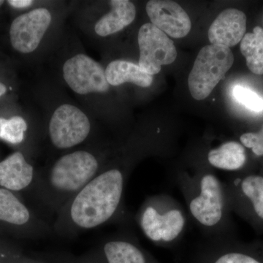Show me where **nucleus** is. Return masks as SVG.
<instances>
[{
  "label": "nucleus",
  "instance_id": "f257e3e1",
  "mask_svg": "<svg viewBox=\"0 0 263 263\" xmlns=\"http://www.w3.org/2000/svg\"><path fill=\"white\" fill-rule=\"evenodd\" d=\"M174 181L182 194L190 221L206 240L233 238L229 200L226 184L210 169L193 174L179 171Z\"/></svg>",
  "mask_w": 263,
  "mask_h": 263
},
{
  "label": "nucleus",
  "instance_id": "f03ea898",
  "mask_svg": "<svg viewBox=\"0 0 263 263\" xmlns=\"http://www.w3.org/2000/svg\"><path fill=\"white\" fill-rule=\"evenodd\" d=\"M127 171L123 167L107 170L76 194L70 215L74 224L92 229L110 220L122 205Z\"/></svg>",
  "mask_w": 263,
  "mask_h": 263
},
{
  "label": "nucleus",
  "instance_id": "7ed1b4c3",
  "mask_svg": "<svg viewBox=\"0 0 263 263\" xmlns=\"http://www.w3.org/2000/svg\"><path fill=\"white\" fill-rule=\"evenodd\" d=\"M138 221L145 236L159 247L169 248L182 240L187 230V212L174 197L160 194L147 198Z\"/></svg>",
  "mask_w": 263,
  "mask_h": 263
},
{
  "label": "nucleus",
  "instance_id": "20e7f679",
  "mask_svg": "<svg viewBox=\"0 0 263 263\" xmlns=\"http://www.w3.org/2000/svg\"><path fill=\"white\" fill-rule=\"evenodd\" d=\"M234 63L230 48L209 45L199 52L188 79V86L194 99L202 100L224 79Z\"/></svg>",
  "mask_w": 263,
  "mask_h": 263
},
{
  "label": "nucleus",
  "instance_id": "39448f33",
  "mask_svg": "<svg viewBox=\"0 0 263 263\" xmlns=\"http://www.w3.org/2000/svg\"><path fill=\"white\" fill-rule=\"evenodd\" d=\"M99 167L94 155L77 151L60 157L49 174L52 187L62 193H76L95 178Z\"/></svg>",
  "mask_w": 263,
  "mask_h": 263
},
{
  "label": "nucleus",
  "instance_id": "423d86ee",
  "mask_svg": "<svg viewBox=\"0 0 263 263\" xmlns=\"http://www.w3.org/2000/svg\"><path fill=\"white\" fill-rule=\"evenodd\" d=\"M140 59L138 65L151 76L160 72L162 66L176 60L177 51L172 40L152 23L143 24L138 32Z\"/></svg>",
  "mask_w": 263,
  "mask_h": 263
},
{
  "label": "nucleus",
  "instance_id": "0eeeda50",
  "mask_svg": "<svg viewBox=\"0 0 263 263\" xmlns=\"http://www.w3.org/2000/svg\"><path fill=\"white\" fill-rule=\"evenodd\" d=\"M91 125L80 109L69 104L59 107L52 115L49 134L52 143L58 148L76 146L89 136Z\"/></svg>",
  "mask_w": 263,
  "mask_h": 263
},
{
  "label": "nucleus",
  "instance_id": "6e6552de",
  "mask_svg": "<svg viewBox=\"0 0 263 263\" xmlns=\"http://www.w3.org/2000/svg\"><path fill=\"white\" fill-rule=\"evenodd\" d=\"M188 263H263V249L245 247L233 238L205 239Z\"/></svg>",
  "mask_w": 263,
  "mask_h": 263
},
{
  "label": "nucleus",
  "instance_id": "1a4fd4ad",
  "mask_svg": "<svg viewBox=\"0 0 263 263\" xmlns=\"http://www.w3.org/2000/svg\"><path fill=\"white\" fill-rule=\"evenodd\" d=\"M63 76L71 89L79 95L106 92L110 86L103 67L85 54L67 60L63 66Z\"/></svg>",
  "mask_w": 263,
  "mask_h": 263
},
{
  "label": "nucleus",
  "instance_id": "9d476101",
  "mask_svg": "<svg viewBox=\"0 0 263 263\" xmlns=\"http://www.w3.org/2000/svg\"><path fill=\"white\" fill-rule=\"evenodd\" d=\"M230 209L245 213L263 222V176L249 174L224 181Z\"/></svg>",
  "mask_w": 263,
  "mask_h": 263
},
{
  "label": "nucleus",
  "instance_id": "9b49d317",
  "mask_svg": "<svg viewBox=\"0 0 263 263\" xmlns=\"http://www.w3.org/2000/svg\"><path fill=\"white\" fill-rule=\"evenodd\" d=\"M51 22L46 8H37L19 15L10 29V42L16 51L29 53L37 49Z\"/></svg>",
  "mask_w": 263,
  "mask_h": 263
},
{
  "label": "nucleus",
  "instance_id": "f8f14e48",
  "mask_svg": "<svg viewBox=\"0 0 263 263\" xmlns=\"http://www.w3.org/2000/svg\"><path fill=\"white\" fill-rule=\"evenodd\" d=\"M146 10L152 24L171 37H184L191 30V21L187 13L175 2L151 0Z\"/></svg>",
  "mask_w": 263,
  "mask_h": 263
},
{
  "label": "nucleus",
  "instance_id": "ddd939ff",
  "mask_svg": "<svg viewBox=\"0 0 263 263\" xmlns=\"http://www.w3.org/2000/svg\"><path fill=\"white\" fill-rule=\"evenodd\" d=\"M247 29V16L239 10L227 9L211 25L209 38L212 45L230 48L242 41Z\"/></svg>",
  "mask_w": 263,
  "mask_h": 263
},
{
  "label": "nucleus",
  "instance_id": "4468645a",
  "mask_svg": "<svg viewBox=\"0 0 263 263\" xmlns=\"http://www.w3.org/2000/svg\"><path fill=\"white\" fill-rule=\"evenodd\" d=\"M34 169L21 152H15L0 162V185L6 190L20 191L32 183Z\"/></svg>",
  "mask_w": 263,
  "mask_h": 263
},
{
  "label": "nucleus",
  "instance_id": "2eb2a0df",
  "mask_svg": "<svg viewBox=\"0 0 263 263\" xmlns=\"http://www.w3.org/2000/svg\"><path fill=\"white\" fill-rule=\"evenodd\" d=\"M102 256L106 263H160L136 242L125 238L107 241Z\"/></svg>",
  "mask_w": 263,
  "mask_h": 263
},
{
  "label": "nucleus",
  "instance_id": "dca6fc26",
  "mask_svg": "<svg viewBox=\"0 0 263 263\" xmlns=\"http://www.w3.org/2000/svg\"><path fill=\"white\" fill-rule=\"evenodd\" d=\"M247 162V152L245 146L236 141H228L208 152L206 162L209 169L221 171H239L245 167Z\"/></svg>",
  "mask_w": 263,
  "mask_h": 263
},
{
  "label": "nucleus",
  "instance_id": "f3484780",
  "mask_svg": "<svg viewBox=\"0 0 263 263\" xmlns=\"http://www.w3.org/2000/svg\"><path fill=\"white\" fill-rule=\"evenodd\" d=\"M110 12L99 19L95 24V32L101 37H106L122 30L136 18L134 4L128 0H112Z\"/></svg>",
  "mask_w": 263,
  "mask_h": 263
},
{
  "label": "nucleus",
  "instance_id": "a211bd4d",
  "mask_svg": "<svg viewBox=\"0 0 263 263\" xmlns=\"http://www.w3.org/2000/svg\"><path fill=\"white\" fill-rule=\"evenodd\" d=\"M105 76L108 84L114 86L129 82L146 88L153 82V76L145 72L139 65L124 60L110 62L105 70Z\"/></svg>",
  "mask_w": 263,
  "mask_h": 263
},
{
  "label": "nucleus",
  "instance_id": "6ab92c4d",
  "mask_svg": "<svg viewBox=\"0 0 263 263\" xmlns=\"http://www.w3.org/2000/svg\"><path fill=\"white\" fill-rule=\"evenodd\" d=\"M240 51L247 60L249 70L257 75L263 74V29L256 27L247 33L240 43Z\"/></svg>",
  "mask_w": 263,
  "mask_h": 263
},
{
  "label": "nucleus",
  "instance_id": "aec40b11",
  "mask_svg": "<svg viewBox=\"0 0 263 263\" xmlns=\"http://www.w3.org/2000/svg\"><path fill=\"white\" fill-rule=\"evenodd\" d=\"M29 218L27 208L10 190L0 189V221L23 226Z\"/></svg>",
  "mask_w": 263,
  "mask_h": 263
},
{
  "label": "nucleus",
  "instance_id": "412c9836",
  "mask_svg": "<svg viewBox=\"0 0 263 263\" xmlns=\"http://www.w3.org/2000/svg\"><path fill=\"white\" fill-rule=\"evenodd\" d=\"M27 124L23 118L15 116L10 119L0 118V139L18 144L23 141Z\"/></svg>",
  "mask_w": 263,
  "mask_h": 263
},
{
  "label": "nucleus",
  "instance_id": "4be33fe9",
  "mask_svg": "<svg viewBox=\"0 0 263 263\" xmlns=\"http://www.w3.org/2000/svg\"><path fill=\"white\" fill-rule=\"evenodd\" d=\"M233 96L237 101L254 112L263 111V98L252 90L241 86H235Z\"/></svg>",
  "mask_w": 263,
  "mask_h": 263
},
{
  "label": "nucleus",
  "instance_id": "5701e85b",
  "mask_svg": "<svg viewBox=\"0 0 263 263\" xmlns=\"http://www.w3.org/2000/svg\"><path fill=\"white\" fill-rule=\"evenodd\" d=\"M242 145L251 148L254 155L263 156V125L262 129L257 133H247L240 137Z\"/></svg>",
  "mask_w": 263,
  "mask_h": 263
},
{
  "label": "nucleus",
  "instance_id": "b1692460",
  "mask_svg": "<svg viewBox=\"0 0 263 263\" xmlns=\"http://www.w3.org/2000/svg\"><path fill=\"white\" fill-rule=\"evenodd\" d=\"M55 263H106L105 259H103V256H100V258L98 257H89V258L74 259L70 258H66V257H56L53 259Z\"/></svg>",
  "mask_w": 263,
  "mask_h": 263
},
{
  "label": "nucleus",
  "instance_id": "393cba45",
  "mask_svg": "<svg viewBox=\"0 0 263 263\" xmlns=\"http://www.w3.org/2000/svg\"><path fill=\"white\" fill-rule=\"evenodd\" d=\"M8 3L14 8H24L30 6L33 1L32 0H9Z\"/></svg>",
  "mask_w": 263,
  "mask_h": 263
},
{
  "label": "nucleus",
  "instance_id": "a878e982",
  "mask_svg": "<svg viewBox=\"0 0 263 263\" xmlns=\"http://www.w3.org/2000/svg\"><path fill=\"white\" fill-rule=\"evenodd\" d=\"M7 89L6 86L4 84L0 83V98L6 93Z\"/></svg>",
  "mask_w": 263,
  "mask_h": 263
},
{
  "label": "nucleus",
  "instance_id": "bb28decb",
  "mask_svg": "<svg viewBox=\"0 0 263 263\" xmlns=\"http://www.w3.org/2000/svg\"><path fill=\"white\" fill-rule=\"evenodd\" d=\"M4 3V1H2V0H0V6H1Z\"/></svg>",
  "mask_w": 263,
  "mask_h": 263
},
{
  "label": "nucleus",
  "instance_id": "cd10ccee",
  "mask_svg": "<svg viewBox=\"0 0 263 263\" xmlns=\"http://www.w3.org/2000/svg\"><path fill=\"white\" fill-rule=\"evenodd\" d=\"M23 263H37V262H23ZM39 263H41V262H40Z\"/></svg>",
  "mask_w": 263,
  "mask_h": 263
}]
</instances>
